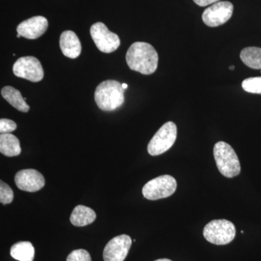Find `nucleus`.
Wrapping results in <instances>:
<instances>
[{
  "mask_svg": "<svg viewBox=\"0 0 261 261\" xmlns=\"http://www.w3.org/2000/svg\"><path fill=\"white\" fill-rule=\"evenodd\" d=\"M126 60L130 70L143 75H150L157 70L159 54L148 43L137 42L128 48Z\"/></svg>",
  "mask_w": 261,
  "mask_h": 261,
  "instance_id": "1",
  "label": "nucleus"
},
{
  "mask_svg": "<svg viewBox=\"0 0 261 261\" xmlns=\"http://www.w3.org/2000/svg\"><path fill=\"white\" fill-rule=\"evenodd\" d=\"M94 100L103 111H113L124 103V89L122 84L115 80H106L97 86Z\"/></svg>",
  "mask_w": 261,
  "mask_h": 261,
  "instance_id": "2",
  "label": "nucleus"
},
{
  "mask_svg": "<svg viewBox=\"0 0 261 261\" xmlns=\"http://www.w3.org/2000/svg\"><path fill=\"white\" fill-rule=\"evenodd\" d=\"M214 154L216 166L223 176L233 178L240 174V160L231 145L224 142H217L214 146Z\"/></svg>",
  "mask_w": 261,
  "mask_h": 261,
  "instance_id": "3",
  "label": "nucleus"
},
{
  "mask_svg": "<svg viewBox=\"0 0 261 261\" xmlns=\"http://www.w3.org/2000/svg\"><path fill=\"white\" fill-rule=\"evenodd\" d=\"M203 236L207 242L214 245H227L236 236V228L228 220H213L204 228Z\"/></svg>",
  "mask_w": 261,
  "mask_h": 261,
  "instance_id": "4",
  "label": "nucleus"
},
{
  "mask_svg": "<svg viewBox=\"0 0 261 261\" xmlns=\"http://www.w3.org/2000/svg\"><path fill=\"white\" fill-rule=\"evenodd\" d=\"M177 137V127L172 121L165 123L158 130L147 146V151L152 156L166 152L175 143Z\"/></svg>",
  "mask_w": 261,
  "mask_h": 261,
  "instance_id": "5",
  "label": "nucleus"
},
{
  "mask_svg": "<svg viewBox=\"0 0 261 261\" xmlns=\"http://www.w3.org/2000/svg\"><path fill=\"white\" fill-rule=\"evenodd\" d=\"M177 188V182L170 175H163L147 182L142 189L146 199L157 200L172 195Z\"/></svg>",
  "mask_w": 261,
  "mask_h": 261,
  "instance_id": "6",
  "label": "nucleus"
},
{
  "mask_svg": "<svg viewBox=\"0 0 261 261\" xmlns=\"http://www.w3.org/2000/svg\"><path fill=\"white\" fill-rule=\"evenodd\" d=\"M90 34L98 49L102 53H113L121 44L119 37L111 32L102 22H97L91 27Z\"/></svg>",
  "mask_w": 261,
  "mask_h": 261,
  "instance_id": "7",
  "label": "nucleus"
},
{
  "mask_svg": "<svg viewBox=\"0 0 261 261\" xmlns=\"http://www.w3.org/2000/svg\"><path fill=\"white\" fill-rule=\"evenodd\" d=\"M13 73L19 78L32 82H39L44 78V69L40 61L35 57L19 58L13 65Z\"/></svg>",
  "mask_w": 261,
  "mask_h": 261,
  "instance_id": "8",
  "label": "nucleus"
},
{
  "mask_svg": "<svg viewBox=\"0 0 261 261\" xmlns=\"http://www.w3.org/2000/svg\"><path fill=\"white\" fill-rule=\"evenodd\" d=\"M233 6L230 2H219L207 8L202 15V20L209 27H218L226 23L232 16Z\"/></svg>",
  "mask_w": 261,
  "mask_h": 261,
  "instance_id": "9",
  "label": "nucleus"
},
{
  "mask_svg": "<svg viewBox=\"0 0 261 261\" xmlns=\"http://www.w3.org/2000/svg\"><path fill=\"white\" fill-rule=\"evenodd\" d=\"M132 239L128 235L121 234L108 242L104 251V261H123L132 246Z\"/></svg>",
  "mask_w": 261,
  "mask_h": 261,
  "instance_id": "10",
  "label": "nucleus"
},
{
  "mask_svg": "<svg viewBox=\"0 0 261 261\" xmlns=\"http://www.w3.org/2000/svg\"><path fill=\"white\" fill-rule=\"evenodd\" d=\"M15 182L19 190L28 192L39 191L45 185L44 176L35 169L18 171L15 175Z\"/></svg>",
  "mask_w": 261,
  "mask_h": 261,
  "instance_id": "11",
  "label": "nucleus"
},
{
  "mask_svg": "<svg viewBox=\"0 0 261 261\" xmlns=\"http://www.w3.org/2000/svg\"><path fill=\"white\" fill-rule=\"evenodd\" d=\"M48 28V20L43 16H34L24 20L17 27V32L28 39H36L42 36Z\"/></svg>",
  "mask_w": 261,
  "mask_h": 261,
  "instance_id": "12",
  "label": "nucleus"
},
{
  "mask_svg": "<svg viewBox=\"0 0 261 261\" xmlns=\"http://www.w3.org/2000/svg\"><path fill=\"white\" fill-rule=\"evenodd\" d=\"M60 47L62 53L67 58L75 59L82 53V44L75 32L65 31L60 38Z\"/></svg>",
  "mask_w": 261,
  "mask_h": 261,
  "instance_id": "13",
  "label": "nucleus"
},
{
  "mask_svg": "<svg viewBox=\"0 0 261 261\" xmlns=\"http://www.w3.org/2000/svg\"><path fill=\"white\" fill-rule=\"evenodd\" d=\"M97 215L90 207L78 205L73 209L70 216V222L75 226H87L95 221Z\"/></svg>",
  "mask_w": 261,
  "mask_h": 261,
  "instance_id": "14",
  "label": "nucleus"
},
{
  "mask_svg": "<svg viewBox=\"0 0 261 261\" xmlns=\"http://www.w3.org/2000/svg\"><path fill=\"white\" fill-rule=\"evenodd\" d=\"M1 94L5 100L8 101L15 109L20 112H29L30 108L18 89L13 88L10 86H7L2 89Z\"/></svg>",
  "mask_w": 261,
  "mask_h": 261,
  "instance_id": "15",
  "label": "nucleus"
},
{
  "mask_svg": "<svg viewBox=\"0 0 261 261\" xmlns=\"http://www.w3.org/2000/svg\"><path fill=\"white\" fill-rule=\"evenodd\" d=\"M0 152L7 157L19 155L21 153V147L18 139L12 134H1Z\"/></svg>",
  "mask_w": 261,
  "mask_h": 261,
  "instance_id": "16",
  "label": "nucleus"
},
{
  "mask_svg": "<svg viewBox=\"0 0 261 261\" xmlns=\"http://www.w3.org/2000/svg\"><path fill=\"white\" fill-rule=\"evenodd\" d=\"M35 250L29 242H19L10 249V255L18 261H33Z\"/></svg>",
  "mask_w": 261,
  "mask_h": 261,
  "instance_id": "17",
  "label": "nucleus"
},
{
  "mask_svg": "<svg viewBox=\"0 0 261 261\" xmlns=\"http://www.w3.org/2000/svg\"><path fill=\"white\" fill-rule=\"evenodd\" d=\"M240 59L249 68L261 70V48L248 47L240 53Z\"/></svg>",
  "mask_w": 261,
  "mask_h": 261,
  "instance_id": "18",
  "label": "nucleus"
},
{
  "mask_svg": "<svg viewBox=\"0 0 261 261\" xmlns=\"http://www.w3.org/2000/svg\"><path fill=\"white\" fill-rule=\"evenodd\" d=\"M242 87L245 92L261 94V77H252L244 80Z\"/></svg>",
  "mask_w": 261,
  "mask_h": 261,
  "instance_id": "19",
  "label": "nucleus"
},
{
  "mask_svg": "<svg viewBox=\"0 0 261 261\" xmlns=\"http://www.w3.org/2000/svg\"><path fill=\"white\" fill-rule=\"evenodd\" d=\"M14 198V194L9 185L4 181H0V202L3 205L11 203Z\"/></svg>",
  "mask_w": 261,
  "mask_h": 261,
  "instance_id": "20",
  "label": "nucleus"
},
{
  "mask_svg": "<svg viewBox=\"0 0 261 261\" xmlns=\"http://www.w3.org/2000/svg\"><path fill=\"white\" fill-rule=\"evenodd\" d=\"M67 261H92L90 254L83 249L75 250L70 252L66 258Z\"/></svg>",
  "mask_w": 261,
  "mask_h": 261,
  "instance_id": "21",
  "label": "nucleus"
},
{
  "mask_svg": "<svg viewBox=\"0 0 261 261\" xmlns=\"http://www.w3.org/2000/svg\"><path fill=\"white\" fill-rule=\"evenodd\" d=\"M17 128V124L12 120L2 118L0 120V133L8 134L14 132Z\"/></svg>",
  "mask_w": 261,
  "mask_h": 261,
  "instance_id": "22",
  "label": "nucleus"
},
{
  "mask_svg": "<svg viewBox=\"0 0 261 261\" xmlns=\"http://www.w3.org/2000/svg\"><path fill=\"white\" fill-rule=\"evenodd\" d=\"M193 1L199 6L205 7L207 5H214L215 3H219L220 0H193Z\"/></svg>",
  "mask_w": 261,
  "mask_h": 261,
  "instance_id": "23",
  "label": "nucleus"
},
{
  "mask_svg": "<svg viewBox=\"0 0 261 261\" xmlns=\"http://www.w3.org/2000/svg\"><path fill=\"white\" fill-rule=\"evenodd\" d=\"M154 261H172V260H169V259L163 258V259H159V260H154Z\"/></svg>",
  "mask_w": 261,
  "mask_h": 261,
  "instance_id": "24",
  "label": "nucleus"
},
{
  "mask_svg": "<svg viewBox=\"0 0 261 261\" xmlns=\"http://www.w3.org/2000/svg\"><path fill=\"white\" fill-rule=\"evenodd\" d=\"M122 87H123V89H126L128 88V85L126 84H122Z\"/></svg>",
  "mask_w": 261,
  "mask_h": 261,
  "instance_id": "25",
  "label": "nucleus"
},
{
  "mask_svg": "<svg viewBox=\"0 0 261 261\" xmlns=\"http://www.w3.org/2000/svg\"><path fill=\"white\" fill-rule=\"evenodd\" d=\"M229 69L230 70H233V69H234V66H233V65H232V66L229 67Z\"/></svg>",
  "mask_w": 261,
  "mask_h": 261,
  "instance_id": "26",
  "label": "nucleus"
},
{
  "mask_svg": "<svg viewBox=\"0 0 261 261\" xmlns=\"http://www.w3.org/2000/svg\"><path fill=\"white\" fill-rule=\"evenodd\" d=\"M20 37H21V36H20V34H17V37L20 38Z\"/></svg>",
  "mask_w": 261,
  "mask_h": 261,
  "instance_id": "27",
  "label": "nucleus"
}]
</instances>
